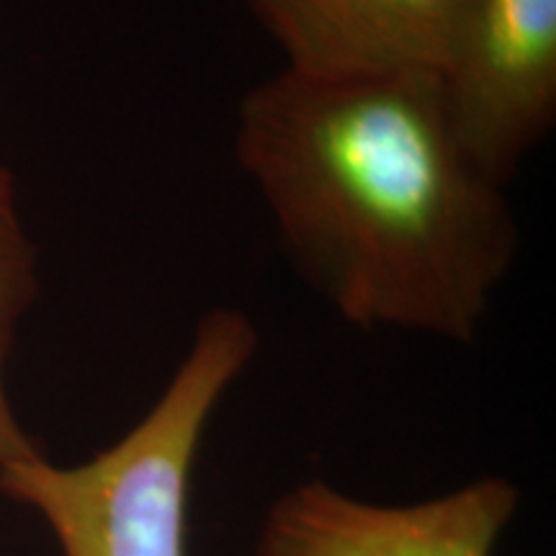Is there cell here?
<instances>
[{"instance_id":"obj_6","label":"cell","mask_w":556,"mask_h":556,"mask_svg":"<svg viewBox=\"0 0 556 556\" xmlns=\"http://www.w3.org/2000/svg\"><path fill=\"white\" fill-rule=\"evenodd\" d=\"M37 294V255L21 229L13 204L0 206V467L41 456L37 443L24 433L5 397L3 368L11 353L21 315Z\"/></svg>"},{"instance_id":"obj_3","label":"cell","mask_w":556,"mask_h":556,"mask_svg":"<svg viewBox=\"0 0 556 556\" xmlns=\"http://www.w3.org/2000/svg\"><path fill=\"white\" fill-rule=\"evenodd\" d=\"M435 78L464 148L507 186L556 122V0H464Z\"/></svg>"},{"instance_id":"obj_1","label":"cell","mask_w":556,"mask_h":556,"mask_svg":"<svg viewBox=\"0 0 556 556\" xmlns=\"http://www.w3.org/2000/svg\"><path fill=\"white\" fill-rule=\"evenodd\" d=\"M235 157L283 253L340 317L458 343L477 336L520 235L435 73L281 70L242 96Z\"/></svg>"},{"instance_id":"obj_7","label":"cell","mask_w":556,"mask_h":556,"mask_svg":"<svg viewBox=\"0 0 556 556\" xmlns=\"http://www.w3.org/2000/svg\"><path fill=\"white\" fill-rule=\"evenodd\" d=\"M13 204V189H11V176L5 170H0V206Z\"/></svg>"},{"instance_id":"obj_2","label":"cell","mask_w":556,"mask_h":556,"mask_svg":"<svg viewBox=\"0 0 556 556\" xmlns=\"http://www.w3.org/2000/svg\"><path fill=\"white\" fill-rule=\"evenodd\" d=\"M258 351L245 312L214 307L150 413L80 467H0V492L34 507L65 556H186L191 471L214 409Z\"/></svg>"},{"instance_id":"obj_5","label":"cell","mask_w":556,"mask_h":556,"mask_svg":"<svg viewBox=\"0 0 556 556\" xmlns=\"http://www.w3.org/2000/svg\"><path fill=\"white\" fill-rule=\"evenodd\" d=\"M307 78L438 73L464 0H242Z\"/></svg>"},{"instance_id":"obj_4","label":"cell","mask_w":556,"mask_h":556,"mask_svg":"<svg viewBox=\"0 0 556 556\" xmlns=\"http://www.w3.org/2000/svg\"><path fill=\"white\" fill-rule=\"evenodd\" d=\"M516 505L518 490L497 477L407 507L358 503L309 482L270 507L258 556H492Z\"/></svg>"}]
</instances>
